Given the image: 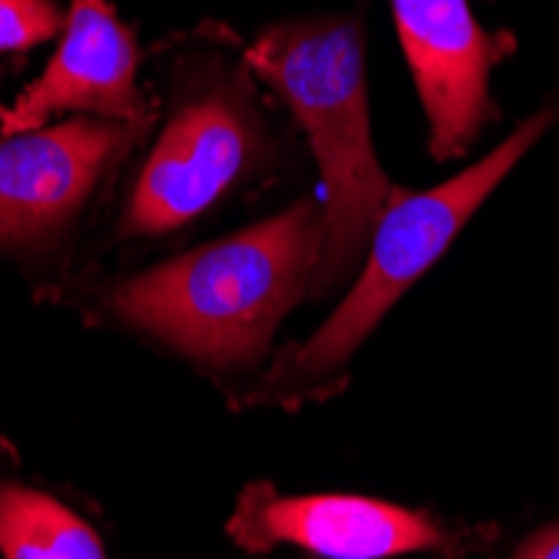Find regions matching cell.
Wrapping results in <instances>:
<instances>
[{
  "mask_svg": "<svg viewBox=\"0 0 559 559\" xmlns=\"http://www.w3.org/2000/svg\"><path fill=\"white\" fill-rule=\"evenodd\" d=\"M322 201L191 248L108 295V312L209 372L255 369L275 329L312 295L322 259Z\"/></svg>",
  "mask_w": 559,
  "mask_h": 559,
  "instance_id": "cell-1",
  "label": "cell"
},
{
  "mask_svg": "<svg viewBox=\"0 0 559 559\" xmlns=\"http://www.w3.org/2000/svg\"><path fill=\"white\" fill-rule=\"evenodd\" d=\"M309 134L322 175V259L312 298L362 265L369 241L395 194L369 124L366 34L359 17H312L269 27L245 50Z\"/></svg>",
  "mask_w": 559,
  "mask_h": 559,
  "instance_id": "cell-2",
  "label": "cell"
},
{
  "mask_svg": "<svg viewBox=\"0 0 559 559\" xmlns=\"http://www.w3.org/2000/svg\"><path fill=\"white\" fill-rule=\"evenodd\" d=\"M552 118L556 111L526 118L492 155L429 191L395 188L345 301L312 338L288 345L269 372L235 399V405L298 409L305 402L338 392L348 382V366L359 345L379 329L392 305L445 255L466 222L543 138Z\"/></svg>",
  "mask_w": 559,
  "mask_h": 559,
  "instance_id": "cell-3",
  "label": "cell"
},
{
  "mask_svg": "<svg viewBox=\"0 0 559 559\" xmlns=\"http://www.w3.org/2000/svg\"><path fill=\"white\" fill-rule=\"evenodd\" d=\"M228 536L245 552L292 546L319 559H395L413 552L460 559L483 546L486 530H463L426 510H405L372 496H288L272 483H251L235 499Z\"/></svg>",
  "mask_w": 559,
  "mask_h": 559,
  "instance_id": "cell-4",
  "label": "cell"
},
{
  "mask_svg": "<svg viewBox=\"0 0 559 559\" xmlns=\"http://www.w3.org/2000/svg\"><path fill=\"white\" fill-rule=\"evenodd\" d=\"M259 144L248 87L212 84L191 94L141 165L121 215V235L158 238L198 222L245 178Z\"/></svg>",
  "mask_w": 559,
  "mask_h": 559,
  "instance_id": "cell-5",
  "label": "cell"
},
{
  "mask_svg": "<svg viewBox=\"0 0 559 559\" xmlns=\"http://www.w3.org/2000/svg\"><path fill=\"white\" fill-rule=\"evenodd\" d=\"M392 17L429 121L432 158L466 155L492 118L489 74L513 50V37L486 34L469 0H392Z\"/></svg>",
  "mask_w": 559,
  "mask_h": 559,
  "instance_id": "cell-6",
  "label": "cell"
},
{
  "mask_svg": "<svg viewBox=\"0 0 559 559\" xmlns=\"http://www.w3.org/2000/svg\"><path fill=\"white\" fill-rule=\"evenodd\" d=\"M124 141V124L84 118L0 134V245L24 248L64 228Z\"/></svg>",
  "mask_w": 559,
  "mask_h": 559,
  "instance_id": "cell-7",
  "label": "cell"
},
{
  "mask_svg": "<svg viewBox=\"0 0 559 559\" xmlns=\"http://www.w3.org/2000/svg\"><path fill=\"white\" fill-rule=\"evenodd\" d=\"M138 44L108 0H74L58 55L0 115V134L37 131L61 111H94L121 124L144 121V97L134 84Z\"/></svg>",
  "mask_w": 559,
  "mask_h": 559,
  "instance_id": "cell-8",
  "label": "cell"
},
{
  "mask_svg": "<svg viewBox=\"0 0 559 559\" xmlns=\"http://www.w3.org/2000/svg\"><path fill=\"white\" fill-rule=\"evenodd\" d=\"M0 559H115L97 506L34 479L8 439H0Z\"/></svg>",
  "mask_w": 559,
  "mask_h": 559,
  "instance_id": "cell-9",
  "label": "cell"
},
{
  "mask_svg": "<svg viewBox=\"0 0 559 559\" xmlns=\"http://www.w3.org/2000/svg\"><path fill=\"white\" fill-rule=\"evenodd\" d=\"M68 17L55 0H0V50H27L64 31Z\"/></svg>",
  "mask_w": 559,
  "mask_h": 559,
  "instance_id": "cell-10",
  "label": "cell"
},
{
  "mask_svg": "<svg viewBox=\"0 0 559 559\" xmlns=\"http://www.w3.org/2000/svg\"><path fill=\"white\" fill-rule=\"evenodd\" d=\"M516 559H559V526H546V530L533 533L520 546Z\"/></svg>",
  "mask_w": 559,
  "mask_h": 559,
  "instance_id": "cell-11",
  "label": "cell"
}]
</instances>
